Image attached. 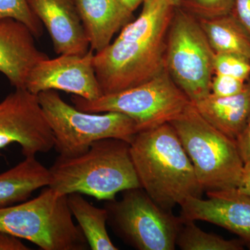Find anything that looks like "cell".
<instances>
[{"label":"cell","mask_w":250,"mask_h":250,"mask_svg":"<svg viewBox=\"0 0 250 250\" xmlns=\"http://www.w3.org/2000/svg\"><path fill=\"white\" fill-rule=\"evenodd\" d=\"M139 17L116 40L94 54L93 66L103 95L142 84L166 70L167 32L174 0H144Z\"/></svg>","instance_id":"cell-1"},{"label":"cell","mask_w":250,"mask_h":250,"mask_svg":"<svg viewBox=\"0 0 250 250\" xmlns=\"http://www.w3.org/2000/svg\"><path fill=\"white\" fill-rule=\"evenodd\" d=\"M130 152L141 188L163 209L202 197L204 189L170 123L138 132Z\"/></svg>","instance_id":"cell-2"},{"label":"cell","mask_w":250,"mask_h":250,"mask_svg":"<svg viewBox=\"0 0 250 250\" xmlns=\"http://www.w3.org/2000/svg\"><path fill=\"white\" fill-rule=\"evenodd\" d=\"M49 172L48 187L62 195L77 192L107 201L119 192L141 187L130 143L121 139L95 141L78 156L59 155Z\"/></svg>","instance_id":"cell-3"},{"label":"cell","mask_w":250,"mask_h":250,"mask_svg":"<svg viewBox=\"0 0 250 250\" xmlns=\"http://www.w3.org/2000/svg\"><path fill=\"white\" fill-rule=\"evenodd\" d=\"M0 231L42 250L90 249L80 227L74 223L67 195L49 187L32 200L0 208Z\"/></svg>","instance_id":"cell-4"},{"label":"cell","mask_w":250,"mask_h":250,"mask_svg":"<svg viewBox=\"0 0 250 250\" xmlns=\"http://www.w3.org/2000/svg\"><path fill=\"white\" fill-rule=\"evenodd\" d=\"M204 190L237 188L244 162L236 141L213 127L192 103L171 122Z\"/></svg>","instance_id":"cell-5"},{"label":"cell","mask_w":250,"mask_h":250,"mask_svg":"<svg viewBox=\"0 0 250 250\" xmlns=\"http://www.w3.org/2000/svg\"><path fill=\"white\" fill-rule=\"evenodd\" d=\"M38 98L54 134V148L64 157L83 154L102 139H121L130 143L139 132L135 122L126 115L80 111L65 103L57 90L41 92Z\"/></svg>","instance_id":"cell-6"},{"label":"cell","mask_w":250,"mask_h":250,"mask_svg":"<svg viewBox=\"0 0 250 250\" xmlns=\"http://www.w3.org/2000/svg\"><path fill=\"white\" fill-rule=\"evenodd\" d=\"M71 101L82 111L126 115L135 122L139 132L171 123L191 103L166 70L128 89L94 100L73 95Z\"/></svg>","instance_id":"cell-7"},{"label":"cell","mask_w":250,"mask_h":250,"mask_svg":"<svg viewBox=\"0 0 250 250\" xmlns=\"http://www.w3.org/2000/svg\"><path fill=\"white\" fill-rule=\"evenodd\" d=\"M214 55L199 20L177 6L167 32L165 67L192 104L211 93Z\"/></svg>","instance_id":"cell-8"},{"label":"cell","mask_w":250,"mask_h":250,"mask_svg":"<svg viewBox=\"0 0 250 250\" xmlns=\"http://www.w3.org/2000/svg\"><path fill=\"white\" fill-rule=\"evenodd\" d=\"M107 224L126 245L138 250H174L183 220L163 209L141 187L107 200Z\"/></svg>","instance_id":"cell-9"},{"label":"cell","mask_w":250,"mask_h":250,"mask_svg":"<svg viewBox=\"0 0 250 250\" xmlns=\"http://www.w3.org/2000/svg\"><path fill=\"white\" fill-rule=\"evenodd\" d=\"M18 143L25 157L53 149V133L38 95L16 88L0 103V149Z\"/></svg>","instance_id":"cell-10"},{"label":"cell","mask_w":250,"mask_h":250,"mask_svg":"<svg viewBox=\"0 0 250 250\" xmlns=\"http://www.w3.org/2000/svg\"><path fill=\"white\" fill-rule=\"evenodd\" d=\"M95 52L89 49L84 55L61 54L45 59L31 70L25 88L38 94L46 90H62L88 100L103 95L93 66Z\"/></svg>","instance_id":"cell-11"},{"label":"cell","mask_w":250,"mask_h":250,"mask_svg":"<svg viewBox=\"0 0 250 250\" xmlns=\"http://www.w3.org/2000/svg\"><path fill=\"white\" fill-rule=\"evenodd\" d=\"M207 192V200L188 197L180 206V218L208 222L226 229L250 248V197L237 188Z\"/></svg>","instance_id":"cell-12"},{"label":"cell","mask_w":250,"mask_h":250,"mask_svg":"<svg viewBox=\"0 0 250 250\" xmlns=\"http://www.w3.org/2000/svg\"><path fill=\"white\" fill-rule=\"evenodd\" d=\"M27 1L48 31L56 53L84 55L89 51V41L73 0Z\"/></svg>","instance_id":"cell-13"},{"label":"cell","mask_w":250,"mask_h":250,"mask_svg":"<svg viewBox=\"0 0 250 250\" xmlns=\"http://www.w3.org/2000/svg\"><path fill=\"white\" fill-rule=\"evenodd\" d=\"M35 36L22 22L0 21V72L16 88H25L32 69L48 56L36 47Z\"/></svg>","instance_id":"cell-14"},{"label":"cell","mask_w":250,"mask_h":250,"mask_svg":"<svg viewBox=\"0 0 250 250\" xmlns=\"http://www.w3.org/2000/svg\"><path fill=\"white\" fill-rule=\"evenodd\" d=\"M83 23L90 49L100 52L113 36L131 22L133 12L121 0H73Z\"/></svg>","instance_id":"cell-15"},{"label":"cell","mask_w":250,"mask_h":250,"mask_svg":"<svg viewBox=\"0 0 250 250\" xmlns=\"http://www.w3.org/2000/svg\"><path fill=\"white\" fill-rule=\"evenodd\" d=\"M193 104L210 125L236 141L250 114V81L237 95L218 97L210 93Z\"/></svg>","instance_id":"cell-16"},{"label":"cell","mask_w":250,"mask_h":250,"mask_svg":"<svg viewBox=\"0 0 250 250\" xmlns=\"http://www.w3.org/2000/svg\"><path fill=\"white\" fill-rule=\"evenodd\" d=\"M49 169L36 159L25 157L22 162L0 174V208L26 201L41 188L48 187Z\"/></svg>","instance_id":"cell-17"},{"label":"cell","mask_w":250,"mask_h":250,"mask_svg":"<svg viewBox=\"0 0 250 250\" xmlns=\"http://www.w3.org/2000/svg\"><path fill=\"white\" fill-rule=\"evenodd\" d=\"M199 22L215 52L238 54L250 62V34L233 13Z\"/></svg>","instance_id":"cell-18"},{"label":"cell","mask_w":250,"mask_h":250,"mask_svg":"<svg viewBox=\"0 0 250 250\" xmlns=\"http://www.w3.org/2000/svg\"><path fill=\"white\" fill-rule=\"evenodd\" d=\"M67 203L72 216L78 222L88 242L90 250H117L106 229L108 213L105 208H98L87 201L82 194L67 195Z\"/></svg>","instance_id":"cell-19"},{"label":"cell","mask_w":250,"mask_h":250,"mask_svg":"<svg viewBox=\"0 0 250 250\" xmlns=\"http://www.w3.org/2000/svg\"><path fill=\"white\" fill-rule=\"evenodd\" d=\"M183 220L177 234L176 246L182 250H242L243 240H226L223 237L205 232L192 220Z\"/></svg>","instance_id":"cell-20"},{"label":"cell","mask_w":250,"mask_h":250,"mask_svg":"<svg viewBox=\"0 0 250 250\" xmlns=\"http://www.w3.org/2000/svg\"><path fill=\"white\" fill-rule=\"evenodd\" d=\"M12 18L25 24L36 39L43 34V25L34 14L27 0H0V21Z\"/></svg>","instance_id":"cell-21"},{"label":"cell","mask_w":250,"mask_h":250,"mask_svg":"<svg viewBox=\"0 0 250 250\" xmlns=\"http://www.w3.org/2000/svg\"><path fill=\"white\" fill-rule=\"evenodd\" d=\"M214 74L228 75L246 81L250 77V62L246 57L228 52H215Z\"/></svg>","instance_id":"cell-22"},{"label":"cell","mask_w":250,"mask_h":250,"mask_svg":"<svg viewBox=\"0 0 250 250\" xmlns=\"http://www.w3.org/2000/svg\"><path fill=\"white\" fill-rule=\"evenodd\" d=\"M234 0H184L179 6L199 18H213L232 13Z\"/></svg>","instance_id":"cell-23"},{"label":"cell","mask_w":250,"mask_h":250,"mask_svg":"<svg viewBox=\"0 0 250 250\" xmlns=\"http://www.w3.org/2000/svg\"><path fill=\"white\" fill-rule=\"evenodd\" d=\"M246 81L228 75L214 74L211 81V93L218 97H229L241 93L246 88Z\"/></svg>","instance_id":"cell-24"},{"label":"cell","mask_w":250,"mask_h":250,"mask_svg":"<svg viewBox=\"0 0 250 250\" xmlns=\"http://www.w3.org/2000/svg\"><path fill=\"white\" fill-rule=\"evenodd\" d=\"M236 143L244 164L250 161V114L244 128L237 137Z\"/></svg>","instance_id":"cell-25"},{"label":"cell","mask_w":250,"mask_h":250,"mask_svg":"<svg viewBox=\"0 0 250 250\" xmlns=\"http://www.w3.org/2000/svg\"><path fill=\"white\" fill-rule=\"evenodd\" d=\"M232 13L250 36V0H234Z\"/></svg>","instance_id":"cell-26"},{"label":"cell","mask_w":250,"mask_h":250,"mask_svg":"<svg viewBox=\"0 0 250 250\" xmlns=\"http://www.w3.org/2000/svg\"><path fill=\"white\" fill-rule=\"evenodd\" d=\"M25 244L14 236L0 231V250H29Z\"/></svg>","instance_id":"cell-27"},{"label":"cell","mask_w":250,"mask_h":250,"mask_svg":"<svg viewBox=\"0 0 250 250\" xmlns=\"http://www.w3.org/2000/svg\"><path fill=\"white\" fill-rule=\"evenodd\" d=\"M237 189L242 193L250 197V161L244 164L241 184Z\"/></svg>","instance_id":"cell-28"},{"label":"cell","mask_w":250,"mask_h":250,"mask_svg":"<svg viewBox=\"0 0 250 250\" xmlns=\"http://www.w3.org/2000/svg\"><path fill=\"white\" fill-rule=\"evenodd\" d=\"M121 1L130 11L134 12L140 5L143 4L144 0H121Z\"/></svg>","instance_id":"cell-29"},{"label":"cell","mask_w":250,"mask_h":250,"mask_svg":"<svg viewBox=\"0 0 250 250\" xmlns=\"http://www.w3.org/2000/svg\"><path fill=\"white\" fill-rule=\"evenodd\" d=\"M182 1H184V0H174V1L177 3V4L178 5V6Z\"/></svg>","instance_id":"cell-30"}]
</instances>
